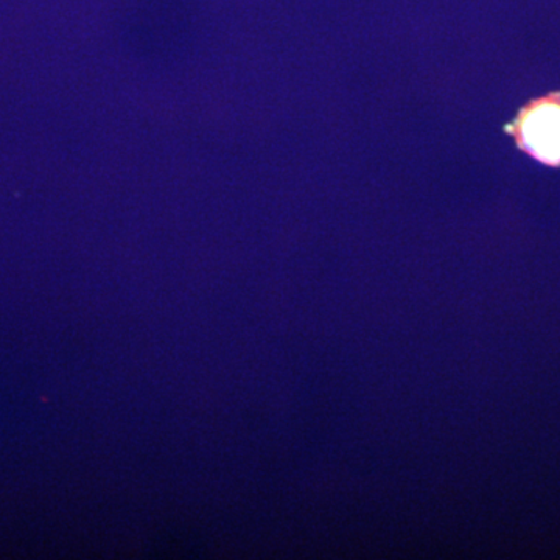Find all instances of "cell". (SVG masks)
Wrapping results in <instances>:
<instances>
[{
	"instance_id": "obj_1",
	"label": "cell",
	"mask_w": 560,
	"mask_h": 560,
	"mask_svg": "<svg viewBox=\"0 0 560 560\" xmlns=\"http://www.w3.org/2000/svg\"><path fill=\"white\" fill-rule=\"evenodd\" d=\"M523 153L548 167H560V91L526 103L508 125Z\"/></svg>"
}]
</instances>
